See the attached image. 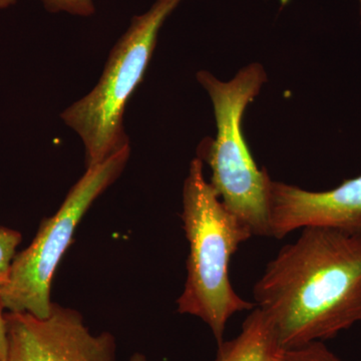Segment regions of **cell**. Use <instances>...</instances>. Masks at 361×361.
I'll return each instance as SVG.
<instances>
[{
	"instance_id": "1",
	"label": "cell",
	"mask_w": 361,
	"mask_h": 361,
	"mask_svg": "<svg viewBox=\"0 0 361 361\" xmlns=\"http://www.w3.org/2000/svg\"><path fill=\"white\" fill-rule=\"evenodd\" d=\"M253 296L285 350L334 338L361 322V232L304 228L266 266Z\"/></svg>"
},
{
	"instance_id": "2",
	"label": "cell",
	"mask_w": 361,
	"mask_h": 361,
	"mask_svg": "<svg viewBox=\"0 0 361 361\" xmlns=\"http://www.w3.org/2000/svg\"><path fill=\"white\" fill-rule=\"evenodd\" d=\"M203 165L199 158L192 160L183 187L180 218L189 255L187 279L177 305L180 314L205 322L220 344L230 318L255 308L254 302L236 293L229 278L232 256L253 235L223 205L204 176Z\"/></svg>"
},
{
	"instance_id": "3",
	"label": "cell",
	"mask_w": 361,
	"mask_h": 361,
	"mask_svg": "<svg viewBox=\"0 0 361 361\" xmlns=\"http://www.w3.org/2000/svg\"><path fill=\"white\" fill-rule=\"evenodd\" d=\"M197 80L212 101L217 137L200 142L198 157L212 170L210 184L223 205L250 230L253 236L271 237L269 197L271 180L259 169L242 130L246 106L258 96L266 82L260 63L242 68L229 82H221L209 71Z\"/></svg>"
},
{
	"instance_id": "4",
	"label": "cell",
	"mask_w": 361,
	"mask_h": 361,
	"mask_svg": "<svg viewBox=\"0 0 361 361\" xmlns=\"http://www.w3.org/2000/svg\"><path fill=\"white\" fill-rule=\"evenodd\" d=\"M184 0H156L135 16L114 45L99 82L61 113L63 122L82 140L85 167H92L130 146L123 116L141 84L161 26Z\"/></svg>"
},
{
	"instance_id": "5",
	"label": "cell",
	"mask_w": 361,
	"mask_h": 361,
	"mask_svg": "<svg viewBox=\"0 0 361 361\" xmlns=\"http://www.w3.org/2000/svg\"><path fill=\"white\" fill-rule=\"evenodd\" d=\"M130 155L127 146L92 167L73 185L58 212L40 223L32 244L14 256L8 282L0 287V301L9 312L39 318L51 314L54 273L85 214L122 175Z\"/></svg>"
},
{
	"instance_id": "6",
	"label": "cell",
	"mask_w": 361,
	"mask_h": 361,
	"mask_svg": "<svg viewBox=\"0 0 361 361\" xmlns=\"http://www.w3.org/2000/svg\"><path fill=\"white\" fill-rule=\"evenodd\" d=\"M6 361H116L111 332L92 334L78 311L52 302L51 314L6 313Z\"/></svg>"
},
{
	"instance_id": "7",
	"label": "cell",
	"mask_w": 361,
	"mask_h": 361,
	"mask_svg": "<svg viewBox=\"0 0 361 361\" xmlns=\"http://www.w3.org/2000/svg\"><path fill=\"white\" fill-rule=\"evenodd\" d=\"M269 212L271 237L276 239L308 227L361 232V175L324 192L272 180Z\"/></svg>"
},
{
	"instance_id": "8",
	"label": "cell",
	"mask_w": 361,
	"mask_h": 361,
	"mask_svg": "<svg viewBox=\"0 0 361 361\" xmlns=\"http://www.w3.org/2000/svg\"><path fill=\"white\" fill-rule=\"evenodd\" d=\"M284 353L267 316L255 307L238 336L218 344L215 361H283Z\"/></svg>"
},
{
	"instance_id": "9",
	"label": "cell",
	"mask_w": 361,
	"mask_h": 361,
	"mask_svg": "<svg viewBox=\"0 0 361 361\" xmlns=\"http://www.w3.org/2000/svg\"><path fill=\"white\" fill-rule=\"evenodd\" d=\"M21 239L20 232L0 226V287L8 282L11 263Z\"/></svg>"
},
{
	"instance_id": "10",
	"label": "cell",
	"mask_w": 361,
	"mask_h": 361,
	"mask_svg": "<svg viewBox=\"0 0 361 361\" xmlns=\"http://www.w3.org/2000/svg\"><path fill=\"white\" fill-rule=\"evenodd\" d=\"M283 361H342L324 342H312L301 348L285 350Z\"/></svg>"
},
{
	"instance_id": "11",
	"label": "cell",
	"mask_w": 361,
	"mask_h": 361,
	"mask_svg": "<svg viewBox=\"0 0 361 361\" xmlns=\"http://www.w3.org/2000/svg\"><path fill=\"white\" fill-rule=\"evenodd\" d=\"M51 13H65L71 16L89 18L96 13L94 0H39Z\"/></svg>"
},
{
	"instance_id": "12",
	"label": "cell",
	"mask_w": 361,
	"mask_h": 361,
	"mask_svg": "<svg viewBox=\"0 0 361 361\" xmlns=\"http://www.w3.org/2000/svg\"><path fill=\"white\" fill-rule=\"evenodd\" d=\"M0 301V361H6L8 351V338H7V327L6 313Z\"/></svg>"
},
{
	"instance_id": "13",
	"label": "cell",
	"mask_w": 361,
	"mask_h": 361,
	"mask_svg": "<svg viewBox=\"0 0 361 361\" xmlns=\"http://www.w3.org/2000/svg\"><path fill=\"white\" fill-rule=\"evenodd\" d=\"M18 0H0V11L9 8V7L16 6Z\"/></svg>"
},
{
	"instance_id": "14",
	"label": "cell",
	"mask_w": 361,
	"mask_h": 361,
	"mask_svg": "<svg viewBox=\"0 0 361 361\" xmlns=\"http://www.w3.org/2000/svg\"><path fill=\"white\" fill-rule=\"evenodd\" d=\"M129 361H149V360L147 358V356L142 355V353H135L130 356Z\"/></svg>"
},
{
	"instance_id": "15",
	"label": "cell",
	"mask_w": 361,
	"mask_h": 361,
	"mask_svg": "<svg viewBox=\"0 0 361 361\" xmlns=\"http://www.w3.org/2000/svg\"><path fill=\"white\" fill-rule=\"evenodd\" d=\"M360 13H361V0H360Z\"/></svg>"
}]
</instances>
